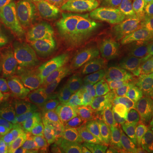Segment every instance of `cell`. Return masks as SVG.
Segmentation results:
<instances>
[{
	"label": "cell",
	"instance_id": "cell-1",
	"mask_svg": "<svg viewBox=\"0 0 153 153\" xmlns=\"http://www.w3.org/2000/svg\"><path fill=\"white\" fill-rule=\"evenodd\" d=\"M0 38L6 47L33 72L42 75L50 66L41 49L33 22V10L23 4L0 19Z\"/></svg>",
	"mask_w": 153,
	"mask_h": 153
},
{
	"label": "cell",
	"instance_id": "cell-2",
	"mask_svg": "<svg viewBox=\"0 0 153 153\" xmlns=\"http://www.w3.org/2000/svg\"><path fill=\"white\" fill-rule=\"evenodd\" d=\"M27 108L36 129L44 135H61L75 130L77 120L67 99L49 85L31 84Z\"/></svg>",
	"mask_w": 153,
	"mask_h": 153
},
{
	"label": "cell",
	"instance_id": "cell-3",
	"mask_svg": "<svg viewBox=\"0 0 153 153\" xmlns=\"http://www.w3.org/2000/svg\"><path fill=\"white\" fill-rule=\"evenodd\" d=\"M112 52L123 75L135 85L150 63L153 52V28L125 26L124 34Z\"/></svg>",
	"mask_w": 153,
	"mask_h": 153
},
{
	"label": "cell",
	"instance_id": "cell-4",
	"mask_svg": "<svg viewBox=\"0 0 153 153\" xmlns=\"http://www.w3.org/2000/svg\"><path fill=\"white\" fill-rule=\"evenodd\" d=\"M34 32L45 55L59 53L66 42L71 25V14L54 1H39L33 6Z\"/></svg>",
	"mask_w": 153,
	"mask_h": 153
},
{
	"label": "cell",
	"instance_id": "cell-5",
	"mask_svg": "<svg viewBox=\"0 0 153 153\" xmlns=\"http://www.w3.org/2000/svg\"><path fill=\"white\" fill-rule=\"evenodd\" d=\"M140 117L137 106H127L82 129L76 137L80 153H94L105 143L128 132Z\"/></svg>",
	"mask_w": 153,
	"mask_h": 153
},
{
	"label": "cell",
	"instance_id": "cell-6",
	"mask_svg": "<svg viewBox=\"0 0 153 153\" xmlns=\"http://www.w3.org/2000/svg\"><path fill=\"white\" fill-rule=\"evenodd\" d=\"M108 61L103 52L93 44L79 45L67 51L55 63L53 76L64 83L89 76L106 75Z\"/></svg>",
	"mask_w": 153,
	"mask_h": 153
},
{
	"label": "cell",
	"instance_id": "cell-7",
	"mask_svg": "<svg viewBox=\"0 0 153 153\" xmlns=\"http://www.w3.org/2000/svg\"><path fill=\"white\" fill-rule=\"evenodd\" d=\"M4 152H26L33 142L36 127L22 98L11 100L3 111Z\"/></svg>",
	"mask_w": 153,
	"mask_h": 153
},
{
	"label": "cell",
	"instance_id": "cell-8",
	"mask_svg": "<svg viewBox=\"0 0 153 153\" xmlns=\"http://www.w3.org/2000/svg\"><path fill=\"white\" fill-rule=\"evenodd\" d=\"M63 94L78 111L91 113L107 103L112 87L107 75L89 76L60 83Z\"/></svg>",
	"mask_w": 153,
	"mask_h": 153
},
{
	"label": "cell",
	"instance_id": "cell-9",
	"mask_svg": "<svg viewBox=\"0 0 153 153\" xmlns=\"http://www.w3.org/2000/svg\"><path fill=\"white\" fill-rule=\"evenodd\" d=\"M72 16L80 31L95 40L113 38L118 32L120 20L117 15L101 8L91 0H82L70 5Z\"/></svg>",
	"mask_w": 153,
	"mask_h": 153
},
{
	"label": "cell",
	"instance_id": "cell-10",
	"mask_svg": "<svg viewBox=\"0 0 153 153\" xmlns=\"http://www.w3.org/2000/svg\"><path fill=\"white\" fill-rule=\"evenodd\" d=\"M141 146L142 140L140 134L127 132L105 143L94 153H132Z\"/></svg>",
	"mask_w": 153,
	"mask_h": 153
},
{
	"label": "cell",
	"instance_id": "cell-11",
	"mask_svg": "<svg viewBox=\"0 0 153 153\" xmlns=\"http://www.w3.org/2000/svg\"><path fill=\"white\" fill-rule=\"evenodd\" d=\"M121 17L123 21L144 25H153V0L134 2Z\"/></svg>",
	"mask_w": 153,
	"mask_h": 153
},
{
	"label": "cell",
	"instance_id": "cell-12",
	"mask_svg": "<svg viewBox=\"0 0 153 153\" xmlns=\"http://www.w3.org/2000/svg\"><path fill=\"white\" fill-rule=\"evenodd\" d=\"M38 153H80L76 142L71 144L57 140L43 139L38 141Z\"/></svg>",
	"mask_w": 153,
	"mask_h": 153
},
{
	"label": "cell",
	"instance_id": "cell-13",
	"mask_svg": "<svg viewBox=\"0 0 153 153\" xmlns=\"http://www.w3.org/2000/svg\"><path fill=\"white\" fill-rule=\"evenodd\" d=\"M16 76L0 57V94L10 91L16 85Z\"/></svg>",
	"mask_w": 153,
	"mask_h": 153
},
{
	"label": "cell",
	"instance_id": "cell-14",
	"mask_svg": "<svg viewBox=\"0 0 153 153\" xmlns=\"http://www.w3.org/2000/svg\"><path fill=\"white\" fill-rule=\"evenodd\" d=\"M94 2L106 10L120 16L134 3V0H93Z\"/></svg>",
	"mask_w": 153,
	"mask_h": 153
},
{
	"label": "cell",
	"instance_id": "cell-15",
	"mask_svg": "<svg viewBox=\"0 0 153 153\" xmlns=\"http://www.w3.org/2000/svg\"><path fill=\"white\" fill-rule=\"evenodd\" d=\"M134 86L141 93L153 94V52L149 65Z\"/></svg>",
	"mask_w": 153,
	"mask_h": 153
},
{
	"label": "cell",
	"instance_id": "cell-16",
	"mask_svg": "<svg viewBox=\"0 0 153 153\" xmlns=\"http://www.w3.org/2000/svg\"><path fill=\"white\" fill-rule=\"evenodd\" d=\"M139 134L145 141L153 140V107L145 117Z\"/></svg>",
	"mask_w": 153,
	"mask_h": 153
},
{
	"label": "cell",
	"instance_id": "cell-17",
	"mask_svg": "<svg viewBox=\"0 0 153 153\" xmlns=\"http://www.w3.org/2000/svg\"><path fill=\"white\" fill-rule=\"evenodd\" d=\"M25 3L26 0H0V19Z\"/></svg>",
	"mask_w": 153,
	"mask_h": 153
},
{
	"label": "cell",
	"instance_id": "cell-18",
	"mask_svg": "<svg viewBox=\"0 0 153 153\" xmlns=\"http://www.w3.org/2000/svg\"><path fill=\"white\" fill-rule=\"evenodd\" d=\"M4 116L3 111H0V149L4 146Z\"/></svg>",
	"mask_w": 153,
	"mask_h": 153
},
{
	"label": "cell",
	"instance_id": "cell-19",
	"mask_svg": "<svg viewBox=\"0 0 153 153\" xmlns=\"http://www.w3.org/2000/svg\"><path fill=\"white\" fill-rule=\"evenodd\" d=\"M63 1L65 3H66L67 4H69V5H72V4H76L81 2L82 0H63Z\"/></svg>",
	"mask_w": 153,
	"mask_h": 153
},
{
	"label": "cell",
	"instance_id": "cell-20",
	"mask_svg": "<svg viewBox=\"0 0 153 153\" xmlns=\"http://www.w3.org/2000/svg\"><path fill=\"white\" fill-rule=\"evenodd\" d=\"M142 153H153V147L148 148V149H146V150Z\"/></svg>",
	"mask_w": 153,
	"mask_h": 153
},
{
	"label": "cell",
	"instance_id": "cell-21",
	"mask_svg": "<svg viewBox=\"0 0 153 153\" xmlns=\"http://www.w3.org/2000/svg\"><path fill=\"white\" fill-rule=\"evenodd\" d=\"M22 153H34V152H23Z\"/></svg>",
	"mask_w": 153,
	"mask_h": 153
},
{
	"label": "cell",
	"instance_id": "cell-22",
	"mask_svg": "<svg viewBox=\"0 0 153 153\" xmlns=\"http://www.w3.org/2000/svg\"><path fill=\"white\" fill-rule=\"evenodd\" d=\"M134 2H137V1H144V0H134Z\"/></svg>",
	"mask_w": 153,
	"mask_h": 153
}]
</instances>
